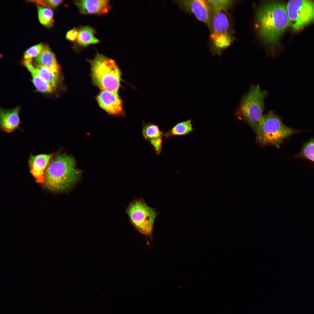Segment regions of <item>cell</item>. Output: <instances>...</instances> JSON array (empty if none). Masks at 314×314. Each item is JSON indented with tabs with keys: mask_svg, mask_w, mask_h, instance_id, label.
I'll return each mask as SVG.
<instances>
[{
	"mask_svg": "<svg viewBox=\"0 0 314 314\" xmlns=\"http://www.w3.org/2000/svg\"><path fill=\"white\" fill-rule=\"evenodd\" d=\"M257 19L259 35L271 49L277 44L281 35L290 26L286 5L281 2L264 3L258 10Z\"/></svg>",
	"mask_w": 314,
	"mask_h": 314,
	"instance_id": "6da1fadb",
	"label": "cell"
},
{
	"mask_svg": "<svg viewBox=\"0 0 314 314\" xmlns=\"http://www.w3.org/2000/svg\"><path fill=\"white\" fill-rule=\"evenodd\" d=\"M81 174V171L77 167L73 156L58 153L54 154L46 170L44 182L51 191L65 192L77 183Z\"/></svg>",
	"mask_w": 314,
	"mask_h": 314,
	"instance_id": "7a4b0ae2",
	"label": "cell"
},
{
	"mask_svg": "<svg viewBox=\"0 0 314 314\" xmlns=\"http://www.w3.org/2000/svg\"><path fill=\"white\" fill-rule=\"evenodd\" d=\"M90 63L93 84L101 90L118 93L121 73L115 61L97 53Z\"/></svg>",
	"mask_w": 314,
	"mask_h": 314,
	"instance_id": "3957f363",
	"label": "cell"
},
{
	"mask_svg": "<svg viewBox=\"0 0 314 314\" xmlns=\"http://www.w3.org/2000/svg\"><path fill=\"white\" fill-rule=\"evenodd\" d=\"M268 95L259 84L251 85L243 96L236 115L238 119L247 123L256 135L259 122L263 115L264 102Z\"/></svg>",
	"mask_w": 314,
	"mask_h": 314,
	"instance_id": "277c9868",
	"label": "cell"
},
{
	"mask_svg": "<svg viewBox=\"0 0 314 314\" xmlns=\"http://www.w3.org/2000/svg\"><path fill=\"white\" fill-rule=\"evenodd\" d=\"M298 132L285 125L280 117L270 110L263 115L261 119L256 139L263 145L279 148L285 140Z\"/></svg>",
	"mask_w": 314,
	"mask_h": 314,
	"instance_id": "5b68a950",
	"label": "cell"
},
{
	"mask_svg": "<svg viewBox=\"0 0 314 314\" xmlns=\"http://www.w3.org/2000/svg\"><path fill=\"white\" fill-rule=\"evenodd\" d=\"M129 222L139 232L147 237H152L155 220L158 214L148 206L142 198L134 199L126 208Z\"/></svg>",
	"mask_w": 314,
	"mask_h": 314,
	"instance_id": "8992f818",
	"label": "cell"
},
{
	"mask_svg": "<svg viewBox=\"0 0 314 314\" xmlns=\"http://www.w3.org/2000/svg\"><path fill=\"white\" fill-rule=\"evenodd\" d=\"M226 11H222L212 18L209 30L213 54L220 55L233 41Z\"/></svg>",
	"mask_w": 314,
	"mask_h": 314,
	"instance_id": "52a82bcc",
	"label": "cell"
},
{
	"mask_svg": "<svg viewBox=\"0 0 314 314\" xmlns=\"http://www.w3.org/2000/svg\"><path fill=\"white\" fill-rule=\"evenodd\" d=\"M290 26L298 31L314 21V1L309 0L289 1L286 5Z\"/></svg>",
	"mask_w": 314,
	"mask_h": 314,
	"instance_id": "ba28073f",
	"label": "cell"
},
{
	"mask_svg": "<svg viewBox=\"0 0 314 314\" xmlns=\"http://www.w3.org/2000/svg\"><path fill=\"white\" fill-rule=\"evenodd\" d=\"M182 8L194 15L199 21L204 23L210 29L211 18L208 0H184L177 1Z\"/></svg>",
	"mask_w": 314,
	"mask_h": 314,
	"instance_id": "9c48e42d",
	"label": "cell"
},
{
	"mask_svg": "<svg viewBox=\"0 0 314 314\" xmlns=\"http://www.w3.org/2000/svg\"><path fill=\"white\" fill-rule=\"evenodd\" d=\"M100 107L110 114H123L122 100L118 93L101 90L96 98Z\"/></svg>",
	"mask_w": 314,
	"mask_h": 314,
	"instance_id": "30bf717a",
	"label": "cell"
},
{
	"mask_svg": "<svg viewBox=\"0 0 314 314\" xmlns=\"http://www.w3.org/2000/svg\"><path fill=\"white\" fill-rule=\"evenodd\" d=\"M54 154L30 156L28 161L30 172L38 183L44 182L46 171Z\"/></svg>",
	"mask_w": 314,
	"mask_h": 314,
	"instance_id": "8fae6325",
	"label": "cell"
},
{
	"mask_svg": "<svg viewBox=\"0 0 314 314\" xmlns=\"http://www.w3.org/2000/svg\"><path fill=\"white\" fill-rule=\"evenodd\" d=\"M73 3L83 14L101 15L108 13L111 9L110 1L107 0H74Z\"/></svg>",
	"mask_w": 314,
	"mask_h": 314,
	"instance_id": "7c38bea8",
	"label": "cell"
},
{
	"mask_svg": "<svg viewBox=\"0 0 314 314\" xmlns=\"http://www.w3.org/2000/svg\"><path fill=\"white\" fill-rule=\"evenodd\" d=\"M20 110L19 106L11 109H1L0 126L2 130L11 133L19 128L20 123Z\"/></svg>",
	"mask_w": 314,
	"mask_h": 314,
	"instance_id": "4fadbf2b",
	"label": "cell"
},
{
	"mask_svg": "<svg viewBox=\"0 0 314 314\" xmlns=\"http://www.w3.org/2000/svg\"><path fill=\"white\" fill-rule=\"evenodd\" d=\"M22 63L30 73L32 81L37 90L44 93H51L55 89L44 81L38 74L32 59H24Z\"/></svg>",
	"mask_w": 314,
	"mask_h": 314,
	"instance_id": "5bb4252c",
	"label": "cell"
},
{
	"mask_svg": "<svg viewBox=\"0 0 314 314\" xmlns=\"http://www.w3.org/2000/svg\"><path fill=\"white\" fill-rule=\"evenodd\" d=\"M35 58L36 65L46 67L54 72L59 74L60 66L54 54L47 46L46 45L42 51Z\"/></svg>",
	"mask_w": 314,
	"mask_h": 314,
	"instance_id": "9a60e30c",
	"label": "cell"
},
{
	"mask_svg": "<svg viewBox=\"0 0 314 314\" xmlns=\"http://www.w3.org/2000/svg\"><path fill=\"white\" fill-rule=\"evenodd\" d=\"M78 35L76 40L80 46L85 47L89 45L97 44L99 40L95 36V31L92 27L86 26H82L78 30Z\"/></svg>",
	"mask_w": 314,
	"mask_h": 314,
	"instance_id": "2e32d148",
	"label": "cell"
},
{
	"mask_svg": "<svg viewBox=\"0 0 314 314\" xmlns=\"http://www.w3.org/2000/svg\"><path fill=\"white\" fill-rule=\"evenodd\" d=\"M192 121L189 119L179 122L164 132V137L166 139L176 136H185L193 132Z\"/></svg>",
	"mask_w": 314,
	"mask_h": 314,
	"instance_id": "e0dca14e",
	"label": "cell"
},
{
	"mask_svg": "<svg viewBox=\"0 0 314 314\" xmlns=\"http://www.w3.org/2000/svg\"><path fill=\"white\" fill-rule=\"evenodd\" d=\"M142 135L144 139L149 142L158 138H163L164 132L155 124L151 123H143Z\"/></svg>",
	"mask_w": 314,
	"mask_h": 314,
	"instance_id": "ac0fdd59",
	"label": "cell"
},
{
	"mask_svg": "<svg viewBox=\"0 0 314 314\" xmlns=\"http://www.w3.org/2000/svg\"><path fill=\"white\" fill-rule=\"evenodd\" d=\"M35 65L40 77L48 84L56 88L58 81V74L44 67L37 65Z\"/></svg>",
	"mask_w": 314,
	"mask_h": 314,
	"instance_id": "d6986e66",
	"label": "cell"
},
{
	"mask_svg": "<svg viewBox=\"0 0 314 314\" xmlns=\"http://www.w3.org/2000/svg\"><path fill=\"white\" fill-rule=\"evenodd\" d=\"M38 19L42 25L48 28L53 26L54 23L53 13L51 8L38 6Z\"/></svg>",
	"mask_w": 314,
	"mask_h": 314,
	"instance_id": "ffe728a7",
	"label": "cell"
},
{
	"mask_svg": "<svg viewBox=\"0 0 314 314\" xmlns=\"http://www.w3.org/2000/svg\"><path fill=\"white\" fill-rule=\"evenodd\" d=\"M208 1L212 20L213 17L218 13L222 11H226L231 5L233 1L226 0H209Z\"/></svg>",
	"mask_w": 314,
	"mask_h": 314,
	"instance_id": "44dd1931",
	"label": "cell"
},
{
	"mask_svg": "<svg viewBox=\"0 0 314 314\" xmlns=\"http://www.w3.org/2000/svg\"><path fill=\"white\" fill-rule=\"evenodd\" d=\"M296 156L306 158L314 162V138L304 144Z\"/></svg>",
	"mask_w": 314,
	"mask_h": 314,
	"instance_id": "7402d4cb",
	"label": "cell"
},
{
	"mask_svg": "<svg viewBox=\"0 0 314 314\" xmlns=\"http://www.w3.org/2000/svg\"><path fill=\"white\" fill-rule=\"evenodd\" d=\"M45 46L43 43H40L29 47L24 53V59H31L35 58L42 51Z\"/></svg>",
	"mask_w": 314,
	"mask_h": 314,
	"instance_id": "603a6c76",
	"label": "cell"
},
{
	"mask_svg": "<svg viewBox=\"0 0 314 314\" xmlns=\"http://www.w3.org/2000/svg\"><path fill=\"white\" fill-rule=\"evenodd\" d=\"M163 138H159L152 140L149 142L153 147L156 154L159 155L161 153L162 149Z\"/></svg>",
	"mask_w": 314,
	"mask_h": 314,
	"instance_id": "cb8c5ba5",
	"label": "cell"
},
{
	"mask_svg": "<svg viewBox=\"0 0 314 314\" xmlns=\"http://www.w3.org/2000/svg\"><path fill=\"white\" fill-rule=\"evenodd\" d=\"M78 33V30L76 28H74L67 31L66 34V38L71 42H74L77 40Z\"/></svg>",
	"mask_w": 314,
	"mask_h": 314,
	"instance_id": "d4e9b609",
	"label": "cell"
},
{
	"mask_svg": "<svg viewBox=\"0 0 314 314\" xmlns=\"http://www.w3.org/2000/svg\"><path fill=\"white\" fill-rule=\"evenodd\" d=\"M47 3L49 7L51 8V7H56L58 6L63 2V1L49 0H46Z\"/></svg>",
	"mask_w": 314,
	"mask_h": 314,
	"instance_id": "484cf974",
	"label": "cell"
}]
</instances>
